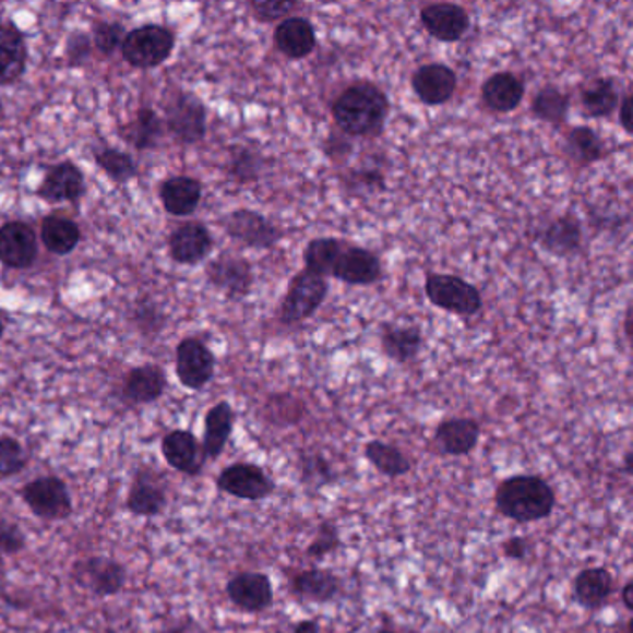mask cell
I'll list each match as a JSON object with an SVG mask.
<instances>
[{
  "label": "cell",
  "mask_w": 633,
  "mask_h": 633,
  "mask_svg": "<svg viewBox=\"0 0 633 633\" xmlns=\"http://www.w3.org/2000/svg\"><path fill=\"white\" fill-rule=\"evenodd\" d=\"M391 112V100L383 87L375 82L357 81L344 87L331 103V116L336 131L351 138L370 140L385 131L386 118Z\"/></svg>",
  "instance_id": "cell-1"
},
{
  "label": "cell",
  "mask_w": 633,
  "mask_h": 633,
  "mask_svg": "<svg viewBox=\"0 0 633 633\" xmlns=\"http://www.w3.org/2000/svg\"><path fill=\"white\" fill-rule=\"evenodd\" d=\"M494 505L505 518L516 524H532L552 515L556 492L547 479L532 474H518L500 481L494 492Z\"/></svg>",
  "instance_id": "cell-2"
},
{
  "label": "cell",
  "mask_w": 633,
  "mask_h": 633,
  "mask_svg": "<svg viewBox=\"0 0 633 633\" xmlns=\"http://www.w3.org/2000/svg\"><path fill=\"white\" fill-rule=\"evenodd\" d=\"M429 303L459 318H473L483 309L478 286L454 274H428L423 285Z\"/></svg>",
  "instance_id": "cell-3"
},
{
  "label": "cell",
  "mask_w": 633,
  "mask_h": 633,
  "mask_svg": "<svg viewBox=\"0 0 633 633\" xmlns=\"http://www.w3.org/2000/svg\"><path fill=\"white\" fill-rule=\"evenodd\" d=\"M166 129L182 145H195L206 136V106L198 95L174 89L164 103Z\"/></svg>",
  "instance_id": "cell-4"
},
{
  "label": "cell",
  "mask_w": 633,
  "mask_h": 633,
  "mask_svg": "<svg viewBox=\"0 0 633 633\" xmlns=\"http://www.w3.org/2000/svg\"><path fill=\"white\" fill-rule=\"evenodd\" d=\"M327 294H330L327 279L318 277L307 270H301L288 283V288H286L279 304V311H277L279 322L283 325L303 323L304 320L316 314L318 309L327 298Z\"/></svg>",
  "instance_id": "cell-5"
},
{
  "label": "cell",
  "mask_w": 633,
  "mask_h": 633,
  "mask_svg": "<svg viewBox=\"0 0 633 633\" xmlns=\"http://www.w3.org/2000/svg\"><path fill=\"white\" fill-rule=\"evenodd\" d=\"M175 49V34L168 26L142 25L124 34L121 57L136 69H155L166 62Z\"/></svg>",
  "instance_id": "cell-6"
},
{
  "label": "cell",
  "mask_w": 633,
  "mask_h": 633,
  "mask_svg": "<svg viewBox=\"0 0 633 633\" xmlns=\"http://www.w3.org/2000/svg\"><path fill=\"white\" fill-rule=\"evenodd\" d=\"M21 498L32 515L41 521H65L73 515V500L68 485L57 476L32 479L21 489Z\"/></svg>",
  "instance_id": "cell-7"
},
{
  "label": "cell",
  "mask_w": 633,
  "mask_h": 633,
  "mask_svg": "<svg viewBox=\"0 0 633 633\" xmlns=\"http://www.w3.org/2000/svg\"><path fill=\"white\" fill-rule=\"evenodd\" d=\"M222 227L230 240L249 249H262V251L274 249L285 238V230L280 229L279 225H275L264 214L251 211V208L229 212L222 219Z\"/></svg>",
  "instance_id": "cell-8"
},
{
  "label": "cell",
  "mask_w": 633,
  "mask_h": 633,
  "mask_svg": "<svg viewBox=\"0 0 633 633\" xmlns=\"http://www.w3.org/2000/svg\"><path fill=\"white\" fill-rule=\"evenodd\" d=\"M71 576L95 596H114L127 584V569L106 556H87L73 563Z\"/></svg>",
  "instance_id": "cell-9"
},
{
  "label": "cell",
  "mask_w": 633,
  "mask_h": 633,
  "mask_svg": "<svg viewBox=\"0 0 633 633\" xmlns=\"http://www.w3.org/2000/svg\"><path fill=\"white\" fill-rule=\"evenodd\" d=\"M218 489L246 502H262L275 492V481L255 463H235L222 470L216 479Z\"/></svg>",
  "instance_id": "cell-10"
},
{
  "label": "cell",
  "mask_w": 633,
  "mask_h": 633,
  "mask_svg": "<svg viewBox=\"0 0 633 633\" xmlns=\"http://www.w3.org/2000/svg\"><path fill=\"white\" fill-rule=\"evenodd\" d=\"M534 242L548 255L571 259L584 251V224L576 214H561L534 232Z\"/></svg>",
  "instance_id": "cell-11"
},
{
  "label": "cell",
  "mask_w": 633,
  "mask_h": 633,
  "mask_svg": "<svg viewBox=\"0 0 633 633\" xmlns=\"http://www.w3.org/2000/svg\"><path fill=\"white\" fill-rule=\"evenodd\" d=\"M208 283L229 299L248 298L255 285V272L248 259L224 253L208 262L205 267Z\"/></svg>",
  "instance_id": "cell-12"
},
{
  "label": "cell",
  "mask_w": 633,
  "mask_h": 633,
  "mask_svg": "<svg viewBox=\"0 0 633 633\" xmlns=\"http://www.w3.org/2000/svg\"><path fill=\"white\" fill-rule=\"evenodd\" d=\"M175 372L182 386L190 391H203L216 372V357L205 342L190 336L177 346Z\"/></svg>",
  "instance_id": "cell-13"
},
{
  "label": "cell",
  "mask_w": 633,
  "mask_h": 633,
  "mask_svg": "<svg viewBox=\"0 0 633 633\" xmlns=\"http://www.w3.org/2000/svg\"><path fill=\"white\" fill-rule=\"evenodd\" d=\"M420 23L431 38L441 44H457L465 38L473 20L466 8L454 2H433L420 8Z\"/></svg>",
  "instance_id": "cell-14"
},
{
  "label": "cell",
  "mask_w": 633,
  "mask_h": 633,
  "mask_svg": "<svg viewBox=\"0 0 633 633\" xmlns=\"http://www.w3.org/2000/svg\"><path fill=\"white\" fill-rule=\"evenodd\" d=\"M457 86H459L457 73L446 63H423L410 75V87L416 97L422 105L431 108L446 105L454 99Z\"/></svg>",
  "instance_id": "cell-15"
},
{
  "label": "cell",
  "mask_w": 633,
  "mask_h": 633,
  "mask_svg": "<svg viewBox=\"0 0 633 633\" xmlns=\"http://www.w3.org/2000/svg\"><path fill=\"white\" fill-rule=\"evenodd\" d=\"M290 595L299 602L330 604L342 593V580L331 569L286 572Z\"/></svg>",
  "instance_id": "cell-16"
},
{
  "label": "cell",
  "mask_w": 633,
  "mask_h": 633,
  "mask_svg": "<svg viewBox=\"0 0 633 633\" xmlns=\"http://www.w3.org/2000/svg\"><path fill=\"white\" fill-rule=\"evenodd\" d=\"M331 277L344 285L372 286L383 279V264L372 249L346 243Z\"/></svg>",
  "instance_id": "cell-17"
},
{
  "label": "cell",
  "mask_w": 633,
  "mask_h": 633,
  "mask_svg": "<svg viewBox=\"0 0 633 633\" xmlns=\"http://www.w3.org/2000/svg\"><path fill=\"white\" fill-rule=\"evenodd\" d=\"M230 602L246 613H262L274 604V585L264 572H240L227 582Z\"/></svg>",
  "instance_id": "cell-18"
},
{
  "label": "cell",
  "mask_w": 633,
  "mask_h": 633,
  "mask_svg": "<svg viewBox=\"0 0 633 633\" xmlns=\"http://www.w3.org/2000/svg\"><path fill=\"white\" fill-rule=\"evenodd\" d=\"M38 259L36 230L25 222H8L0 227V262L13 270H26Z\"/></svg>",
  "instance_id": "cell-19"
},
{
  "label": "cell",
  "mask_w": 633,
  "mask_h": 633,
  "mask_svg": "<svg viewBox=\"0 0 633 633\" xmlns=\"http://www.w3.org/2000/svg\"><path fill=\"white\" fill-rule=\"evenodd\" d=\"M316 28L303 15L280 21L274 31V47L286 60H304L316 49Z\"/></svg>",
  "instance_id": "cell-20"
},
{
  "label": "cell",
  "mask_w": 633,
  "mask_h": 633,
  "mask_svg": "<svg viewBox=\"0 0 633 633\" xmlns=\"http://www.w3.org/2000/svg\"><path fill=\"white\" fill-rule=\"evenodd\" d=\"M86 193V182L81 169L73 162H60L47 171L36 195L49 203H73L76 205Z\"/></svg>",
  "instance_id": "cell-21"
},
{
  "label": "cell",
  "mask_w": 633,
  "mask_h": 633,
  "mask_svg": "<svg viewBox=\"0 0 633 633\" xmlns=\"http://www.w3.org/2000/svg\"><path fill=\"white\" fill-rule=\"evenodd\" d=\"M169 255L177 264L193 266L205 261L214 248V238L206 225L188 222L171 232L168 240Z\"/></svg>",
  "instance_id": "cell-22"
},
{
  "label": "cell",
  "mask_w": 633,
  "mask_h": 633,
  "mask_svg": "<svg viewBox=\"0 0 633 633\" xmlns=\"http://www.w3.org/2000/svg\"><path fill=\"white\" fill-rule=\"evenodd\" d=\"M162 455L171 468L187 476H199L203 473L206 459L203 447L192 431L175 429L162 439Z\"/></svg>",
  "instance_id": "cell-23"
},
{
  "label": "cell",
  "mask_w": 633,
  "mask_h": 633,
  "mask_svg": "<svg viewBox=\"0 0 633 633\" xmlns=\"http://www.w3.org/2000/svg\"><path fill=\"white\" fill-rule=\"evenodd\" d=\"M526 95V84L513 71H498L492 73L481 84V103L487 110L494 114L515 112Z\"/></svg>",
  "instance_id": "cell-24"
},
{
  "label": "cell",
  "mask_w": 633,
  "mask_h": 633,
  "mask_svg": "<svg viewBox=\"0 0 633 633\" xmlns=\"http://www.w3.org/2000/svg\"><path fill=\"white\" fill-rule=\"evenodd\" d=\"M481 439V426L474 418H447L435 429L437 447L450 457H466L473 454Z\"/></svg>",
  "instance_id": "cell-25"
},
{
  "label": "cell",
  "mask_w": 633,
  "mask_h": 633,
  "mask_svg": "<svg viewBox=\"0 0 633 633\" xmlns=\"http://www.w3.org/2000/svg\"><path fill=\"white\" fill-rule=\"evenodd\" d=\"M379 338L383 354L396 365H409L423 348V331L416 323H383Z\"/></svg>",
  "instance_id": "cell-26"
},
{
  "label": "cell",
  "mask_w": 633,
  "mask_h": 633,
  "mask_svg": "<svg viewBox=\"0 0 633 633\" xmlns=\"http://www.w3.org/2000/svg\"><path fill=\"white\" fill-rule=\"evenodd\" d=\"M561 151L576 168H589L608 156V143L593 127L577 124L566 131Z\"/></svg>",
  "instance_id": "cell-27"
},
{
  "label": "cell",
  "mask_w": 633,
  "mask_h": 633,
  "mask_svg": "<svg viewBox=\"0 0 633 633\" xmlns=\"http://www.w3.org/2000/svg\"><path fill=\"white\" fill-rule=\"evenodd\" d=\"M576 602L587 611L606 608L614 593V580L606 566H589L577 572L572 584Z\"/></svg>",
  "instance_id": "cell-28"
},
{
  "label": "cell",
  "mask_w": 633,
  "mask_h": 633,
  "mask_svg": "<svg viewBox=\"0 0 633 633\" xmlns=\"http://www.w3.org/2000/svg\"><path fill=\"white\" fill-rule=\"evenodd\" d=\"M166 389H168V378L164 370L156 365H143V367L132 368L131 372L127 373L121 394L124 402L131 405H147L160 399Z\"/></svg>",
  "instance_id": "cell-29"
},
{
  "label": "cell",
  "mask_w": 633,
  "mask_h": 633,
  "mask_svg": "<svg viewBox=\"0 0 633 633\" xmlns=\"http://www.w3.org/2000/svg\"><path fill=\"white\" fill-rule=\"evenodd\" d=\"M28 49L20 28L10 23H0V86H10L20 81L26 69Z\"/></svg>",
  "instance_id": "cell-30"
},
{
  "label": "cell",
  "mask_w": 633,
  "mask_h": 633,
  "mask_svg": "<svg viewBox=\"0 0 633 633\" xmlns=\"http://www.w3.org/2000/svg\"><path fill=\"white\" fill-rule=\"evenodd\" d=\"M621 95L613 79L595 76L580 87V106L585 118L608 119L617 112Z\"/></svg>",
  "instance_id": "cell-31"
},
{
  "label": "cell",
  "mask_w": 633,
  "mask_h": 633,
  "mask_svg": "<svg viewBox=\"0 0 633 633\" xmlns=\"http://www.w3.org/2000/svg\"><path fill=\"white\" fill-rule=\"evenodd\" d=\"M203 198V184L195 177L179 175L166 180L160 187L162 206L171 216H190L198 211Z\"/></svg>",
  "instance_id": "cell-32"
},
{
  "label": "cell",
  "mask_w": 633,
  "mask_h": 633,
  "mask_svg": "<svg viewBox=\"0 0 633 633\" xmlns=\"http://www.w3.org/2000/svg\"><path fill=\"white\" fill-rule=\"evenodd\" d=\"M168 505V497L160 481L150 470H140L127 497V507L132 515L158 516Z\"/></svg>",
  "instance_id": "cell-33"
},
{
  "label": "cell",
  "mask_w": 633,
  "mask_h": 633,
  "mask_svg": "<svg viewBox=\"0 0 633 633\" xmlns=\"http://www.w3.org/2000/svg\"><path fill=\"white\" fill-rule=\"evenodd\" d=\"M235 409L229 402H218L208 409L205 416V435H203V455L205 459L216 461L224 454L225 446L235 429Z\"/></svg>",
  "instance_id": "cell-34"
},
{
  "label": "cell",
  "mask_w": 633,
  "mask_h": 633,
  "mask_svg": "<svg viewBox=\"0 0 633 633\" xmlns=\"http://www.w3.org/2000/svg\"><path fill=\"white\" fill-rule=\"evenodd\" d=\"M267 158L261 150L251 145H232L225 162V174L237 184H255L262 179Z\"/></svg>",
  "instance_id": "cell-35"
},
{
  "label": "cell",
  "mask_w": 633,
  "mask_h": 633,
  "mask_svg": "<svg viewBox=\"0 0 633 633\" xmlns=\"http://www.w3.org/2000/svg\"><path fill=\"white\" fill-rule=\"evenodd\" d=\"M571 94H566L558 84H545L539 87L532 100V114L535 119L550 124L552 129H561L566 123L571 110Z\"/></svg>",
  "instance_id": "cell-36"
},
{
  "label": "cell",
  "mask_w": 633,
  "mask_h": 633,
  "mask_svg": "<svg viewBox=\"0 0 633 633\" xmlns=\"http://www.w3.org/2000/svg\"><path fill=\"white\" fill-rule=\"evenodd\" d=\"M119 132H121L124 142L136 147L138 151L155 150L156 143L164 132V121L153 108L143 106L138 110L134 119H131L129 123L121 124Z\"/></svg>",
  "instance_id": "cell-37"
},
{
  "label": "cell",
  "mask_w": 633,
  "mask_h": 633,
  "mask_svg": "<svg viewBox=\"0 0 633 633\" xmlns=\"http://www.w3.org/2000/svg\"><path fill=\"white\" fill-rule=\"evenodd\" d=\"M41 242L52 255H69L81 242V229L73 219L52 214L41 224Z\"/></svg>",
  "instance_id": "cell-38"
},
{
  "label": "cell",
  "mask_w": 633,
  "mask_h": 633,
  "mask_svg": "<svg viewBox=\"0 0 633 633\" xmlns=\"http://www.w3.org/2000/svg\"><path fill=\"white\" fill-rule=\"evenodd\" d=\"M344 248H346V242L335 237L312 238L303 249L304 270L327 279L333 275V267Z\"/></svg>",
  "instance_id": "cell-39"
},
{
  "label": "cell",
  "mask_w": 633,
  "mask_h": 633,
  "mask_svg": "<svg viewBox=\"0 0 633 633\" xmlns=\"http://www.w3.org/2000/svg\"><path fill=\"white\" fill-rule=\"evenodd\" d=\"M365 457L379 474H383L386 478H402V476H407L413 470V463H410L409 457L399 447L389 444V442H367Z\"/></svg>",
  "instance_id": "cell-40"
},
{
  "label": "cell",
  "mask_w": 633,
  "mask_h": 633,
  "mask_svg": "<svg viewBox=\"0 0 633 633\" xmlns=\"http://www.w3.org/2000/svg\"><path fill=\"white\" fill-rule=\"evenodd\" d=\"M341 187L349 195H368L386 190V174L379 166L360 164L359 168H349L338 177Z\"/></svg>",
  "instance_id": "cell-41"
},
{
  "label": "cell",
  "mask_w": 633,
  "mask_h": 633,
  "mask_svg": "<svg viewBox=\"0 0 633 633\" xmlns=\"http://www.w3.org/2000/svg\"><path fill=\"white\" fill-rule=\"evenodd\" d=\"M95 164L116 182H129L138 175L132 156L116 147H100L94 151Z\"/></svg>",
  "instance_id": "cell-42"
},
{
  "label": "cell",
  "mask_w": 633,
  "mask_h": 633,
  "mask_svg": "<svg viewBox=\"0 0 633 633\" xmlns=\"http://www.w3.org/2000/svg\"><path fill=\"white\" fill-rule=\"evenodd\" d=\"M248 7L255 21L270 25L298 15L304 4L298 0H251Z\"/></svg>",
  "instance_id": "cell-43"
},
{
  "label": "cell",
  "mask_w": 633,
  "mask_h": 633,
  "mask_svg": "<svg viewBox=\"0 0 633 633\" xmlns=\"http://www.w3.org/2000/svg\"><path fill=\"white\" fill-rule=\"evenodd\" d=\"M28 455L15 437H0V479L13 478L25 470Z\"/></svg>",
  "instance_id": "cell-44"
},
{
  "label": "cell",
  "mask_w": 633,
  "mask_h": 633,
  "mask_svg": "<svg viewBox=\"0 0 633 633\" xmlns=\"http://www.w3.org/2000/svg\"><path fill=\"white\" fill-rule=\"evenodd\" d=\"M92 44L100 55L110 57L116 50L121 49L124 39L123 25L112 23V21H97L92 28Z\"/></svg>",
  "instance_id": "cell-45"
},
{
  "label": "cell",
  "mask_w": 633,
  "mask_h": 633,
  "mask_svg": "<svg viewBox=\"0 0 633 633\" xmlns=\"http://www.w3.org/2000/svg\"><path fill=\"white\" fill-rule=\"evenodd\" d=\"M299 470L304 485H327L335 479L333 466L322 454H303L299 461Z\"/></svg>",
  "instance_id": "cell-46"
},
{
  "label": "cell",
  "mask_w": 633,
  "mask_h": 633,
  "mask_svg": "<svg viewBox=\"0 0 633 633\" xmlns=\"http://www.w3.org/2000/svg\"><path fill=\"white\" fill-rule=\"evenodd\" d=\"M342 540L338 528L331 522H323L318 528V534L312 539L311 547L307 548V556L312 559H325L330 553L341 548Z\"/></svg>",
  "instance_id": "cell-47"
},
{
  "label": "cell",
  "mask_w": 633,
  "mask_h": 633,
  "mask_svg": "<svg viewBox=\"0 0 633 633\" xmlns=\"http://www.w3.org/2000/svg\"><path fill=\"white\" fill-rule=\"evenodd\" d=\"M26 548V535L17 522L0 521V558L17 556Z\"/></svg>",
  "instance_id": "cell-48"
},
{
  "label": "cell",
  "mask_w": 633,
  "mask_h": 633,
  "mask_svg": "<svg viewBox=\"0 0 633 633\" xmlns=\"http://www.w3.org/2000/svg\"><path fill=\"white\" fill-rule=\"evenodd\" d=\"M322 153L327 160L346 164L349 156L354 155V140L341 131L330 132L322 142Z\"/></svg>",
  "instance_id": "cell-49"
},
{
  "label": "cell",
  "mask_w": 633,
  "mask_h": 633,
  "mask_svg": "<svg viewBox=\"0 0 633 633\" xmlns=\"http://www.w3.org/2000/svg\"><path fill=\"white\" fill-rule=\"evenodd\" d=\"M92 38L84 32H73L65 44V57L71 68H81L92 57Z\"/></svg>",
  "instance_id": "cell-50"
},
{
  "label": "cell",
  "mask_w": 633,
  "mask_h": 633,
  "mask_svg": "<svg viewBox=\"0 0 633 633\" xmlns=\"http://www.w3.org/2000/svg\"><path fill=\"white\" fill-rule=\"evenodd\" d=\"M134 322L143 335L155 336L162 331L164 314L153 303L138 304L136 311H134Z\"/></svg>",
  "instance_id": "cell-51"
},
{
  "label": "cell",
  "mask_w": 633,
  "mask_h": 633,
  "mask_svg": "<svg viewBox=\"0 0 633 633\" xmlns=\"http://www.w3.org/2000/svg\"><path fill=\"white\" fill-rule=\"evenodd\" d=\"M532 540L526 539V537H510V539L503 540L502 552L505 558L511 559V561H524L528 558L529 545Z\"/></svg>",
  "instance_id": "cell-52"
},
{
  "label": "cell",
  "mask_w": 633,
  "mask_h": 633,
  "mask_svg": "<svg viewBox=\"0 0 633 633\" xmlns=\"http://www.w3.org/2000/svg\"><path fill=\"white\" fill-rule=\"evenodd\" d=\"M619 124L622 131L626 132L628 136L633 134V119H632V92H626L622 95L621 103H619Z\"/></svg>",
  "instance_id": "cell-53"
},
{
  "label": "cell",
  "mask_w": 633,
  "mask_h": 633,
  "mask_svg": "<svg viewBox=\"0 0 633 633\" xmlns=\"http://www.w3.org/2000/svg\"><path fill=\"white\" fill-rule=\"evenodd\" d=\"M275 633H286V632H275ZM290 633H320V624L318 621H311V619H304V621H299L294 624Z\"/></svg>",
  "instance_id": "cell-54"
},
{
  "label": "cell",
  "mask_w": 633,
  "mask_h": 633,
  "mask_svg": "<svg viewBox=\"0 0 633 633\" xmlns=\"http://www.w3.org/2000/svg\"><path fill=\"white\" fill-rule=\"evenodd\" d=\"M621 596H622V604H624V608H626L628 611H633V582H632V580H628L626 584H624V587H622V590H621Z\"/></svg>",
  "instance_id": "cell-55"
},
{
  "label": "cell",
  "mask_w": 633,
  "mask_h": 633,
  "mask_svg": "<svg viewBox=\"0 0 633 633\" xmlns=\"http://www.w3.org/2000/svg\"><path fill=\"white\" fill-rule=\"evenodd\" d=\"M632 304H628L626 312H624V323H622V327H624V335H626L628 344H632Z\"/></svg>",
  "instance_id": "cell-56"
},
{
  "label": "cell",
  "mask_w": 633,
  "mask_h": 633,
  "mask_svg": "<svg viewBox=\"0 0 633 633\" xmlns=\"http://www.w3.org/2000/svg\"><path fill=\"white\" fill-rule=\"evenodd\" d=\"M164 633H192V621L179 622L174 628L164 630Z\"/></svg>",
  "instance_id": "cell-57"
},
{
  "label": "cell",
  "mask_w": 633,
  "mask_h": 633,
  "mask_svg": "<svg viewBox=\"0 0 633 633\" xmlns=\"http://www.w3.org/2000/svg\"><path fill=\"white\" fill-rule=\"evenodd\" d=\"M624 473H626L628 476H632V473H633L632 450H628L626 455H624Z\"/></svg>",
  "instance_id": "cell-58"
},
{
  "label": "cell",
  "mask_w": 633,
  "mask_h": 633,
  "mask_svg": "<svg viewBox=\"0 0 633 633\" xmlns=\"http://www.w3.org/2000/svg\"><path fill=\"white\" fill-rule=\"evenodd\" d=\"M4 335V323H2V318H0V338Z\"/></svg>",
  "instance_id": "cell-59"
},
{
  "label": "cell",
  "mask_w": 633,
  "mask_h": 633,
  "mask_svg": "<svg viewBox=\"0 0 633 633\" xmlns=\"http://www.w3.org/2000/svg\"><path fill=\"white\" fill-rule=\"evenodd\" d=\"M375 633H397V632H392V630H379V632Z\"/></svg>",
  "instance_id": "cell-60"
},
{
  "label": "cell",
  "mask_w": 633,
  "mask_h": 633,
  "mask_svg": "<svg viewBox=\"0 0 633 633\" xmlns=\"http://www.w3.org/2000/svg\"><path fill=\"white\" fill-rule=\"evenodd\" d=\"M0 119H2V105H0Z\"/></svg>",
  "instance_id": "cell-61"
}]
</instances>
